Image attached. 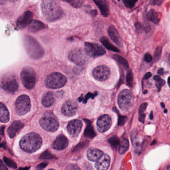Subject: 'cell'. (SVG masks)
Returning <instances> with one entry per match:
<instances>
[{"instance_id":"obj_1","label":"cell","mask_w":170,"mask_h":170,"mask_svg":"<svg viewBox=\"0 0 170 170\" xmlns=\"http://www.w3.org/2000/svg\"><path fill=\"white\" fill-rule=\"evenodd\" d=\"M41 9L43 16L47 22L58 21L64 15L63 9L55 0H42Z\"/></svg>"},{"instance_id":"obj_2","label":"cell","mask_w":170,"mask_h":170,"mask_svg":"<svg viewBox=\"0 0 170 170\" xmlns=\"http://www.w3.org/2000/svg\"><path fill=\"white\" fill-rule=\"evenodd\" d=\"M23 43L26 52L30 58L38 59L44 56L45 50L36 38L31 36L25 35L24 37Z\"/></svg>"},{"instance_id":"obj_3","label":"cell","mask_w":170,"mask_h":170,"mask_svg":"<svg viewBox=\"0 0 170 170\" xmlns=\"http://www.w3.org/2000/svg\"><path fill=\"white\" fill-rule=\"evenodd\" d=\"M42 143V139L38 134L31 132L22 138L20 142V146L26 152L32 153L38 150L41 147Z\"/></svg>"},{"instance_id":"obj_4","label":"cell","mask_w":170,"mask_h":170,"mask_svg":"<svg viewBox=\"0 0 170 170\" xmlns=\"http://www.w3.org/2000/svg\"><path fill=\"white\" fill-rule=\"evenodd\" d=\"M40 124L41 126L45 130L49 132H55L59 127V122L55 116L48 112L40 119Z\"/></svg>"},{"instance_id":"obj_5","label":"cell","mask_w":170,"mask_h":170,"mask_svg":"<svg viewBox=\"0 0 170 170\" xmlns=\"http://www.w3.org/2000/svg\"><path fill=\"white\" fill-rule=\"evenodd\" d=\"M67 82V77L59 72H54L49 74L46 79V87L51 89H59L63 87Z\"/></svg>"},{"instance_id":"obj_6","label":"cell","mask_w":170,"mask_h":170,"mask_svg":"<svg viewBox=\"0 0 170 170\" xmlns=\"http://www.w3.org/2000/svg\"><path fill=\"white\" fill-rule=\"evenodd\" d=\"M21 78L24 86L28 89H32L36 84V74L31 67L23 68L21 73Z\"/></svg>"},{"instance_id":"obj_7","label":"cell","mask_w":170,"mask_h":170,"mask_svg":"<svg viewBox=\"0 0 170 170\" xmlns=\"http://www.w3.org/2000/svg\"><path fill=\"white\" fill-rule=\"evenodd\" d=\"M134 102V96L131 91L125 89L121 91L118 97V104L121 110L130 109Z\"/></svg>"},{"instance_id":"obj_8","label":"cell","mask_w":170,"mask_h":170,"mask_svg":"<svg viewBox=\"0 0 170 170\" xmlns=\"http://www.w3.org/2000/svg\"><path fill=\"white\" fill-rule=\"evenodd\" d=\"M30 98L26 95H22L17 98L15 102V109L19 115H24L28 113L31 109Z\"/></svg>"},{"instance_id":"obj_9","label":"cell","mask_w":170,"mask_h":170,"mask_svg":"<svg viewBox=\"0 0 170 170\" xmlns=\"http://www.w3.org/2000/svg\"><path fill=\"white\" fill-rule=\"evenodd\" d=\"M85 52L88 56L96 58L102 56L106 54V50L102 46L94 42H85Z\"/></svg>"},{"instance_id":"obj_10","label":"cell","mask_w":170,"mask_h":170,"mask_svg":"<svg viewBox=\"0 0 170 170\" xmlns=\"http://www.w3.org/2000/svg\"><path fill=\"white\" fill-rule=\"evenodd\" d=\"M68 58L71 62L78 65L85 64L88 60V55L81 49L73 50L69 53Z\"/></svg>"},{"instance_id":"obj_11","label":"cell","mask_w":170,"mask_h":170,"mask_svg":"<svg viewBox=\"0 0 170 170\" xmlns=\"http://www.w3.org/2000/svg\"><path fill=\"white\" fill-rule=\"evenodd\" d=\"M1 86L4 90L11 94H14L16 92L19 88L17 79L14 76L4 77L2 80Z\"/></svg>"},{"instance_id":"obj_12","label":"cell","mask_w":170,"mask_h":170,"mask_svg":"<svg viewBox=\"0 0 170 170\" xmlns=\"http://www.w3.org/2000/svg\"><path fill=\"white\" fill-rule=\"evenodd\" d=\"M92 74L95 79L100 81H103L110 77V71L105 65H99L94 69Z\"/></svg>"},{"instance_id":"obj_13","label":"cell","mask_w":170,"mask_h":170,"mask_svg":"<svg viewBox=\"0 0 170 170\" xmlns=\"http://www.w3.org/2000/svg\"><path fill=\"white\" fill-rule=\"evenodd\" d=\"M33 15L32 12L29 11H26L20 15L16 22L17 28L19 29L26 28L32 21Z\"/></svg>"},{"instance_id":"obj_14","label":"cell","mask_w":170,"mask_h":170,"mask_svg":"<svg viewBox=\"0 0 170 170\" xmlns=\"http://www.w3.org/2000/svg\"><path fill=\"white\" fill-rule=\"evenodd\" d=\"M78 106L76 101L68 100L65 101L62 108L63 114L67 117L73 116L76 115Z\"/></svg>"},{"instance_id":"obj_15","label":"cell","mask_w":170,"mask_h":170,"mask_svg":"<svg viewBox=\"0 0 170 170\" xmlns=\"http://www.w3.org/2000/svg\"><path fill=\"white\" fill-rule=\"evenodd\" d=\"M82 123L81 121L75 119L69 122L68 125V133L71 137L76 138L77 137L82 129Z\"/></svg>"},{"instance_id":"obj_16","label":"cell","mask_w":170,"mask_h":170,"mask_svg":"<svg viewBox=\"0 0 170 170\" xmlns=\"http://www.w3.org/2000/svg\"><path fill=\"white\" fill-rule=\"evenodd\" d=\"M111 118L108 115L104 114L99 118L97 121V129L100 133H104L111 126Z\"/></svg>"},{"instance_id":"obj_17","label":"cell","mask_w":170,"mask_h":170,"mask_svg":"<svg viewBox=\"0 0 170 170\" xmlns=\"http://www.w3.org/2000/svg\"><path fill=\"white\" fill-rule=\"evenodd\" d=\"M107 33L110 39L112 41L114 44L120 47H123V43L121 38L119 36L117 30L114 26L113 25L109 26L107 29Z\"/></svg>"},{"instance_id":"obj_18","label":"cell","mask_w":170,"mask_h":170,"mask_svg":"<svg viewBox=\"0 0 170 170\" xmlns=\"http://www.w3.org/2000/svg\"><path fill=\"white\" fill-rule=\"evenodd\" d=\"M110 164V158L107 154H103V156L96 162L95 167L97 170H106L108 169Z\"/></svg>"},{"instance_id":"obj_19","label":"cell","mask_w":170,"mask_h":170,"mask_svg":"<svg viewBox=\"0 0 170 170\" xmlns=\"http://www.w3.org/2000/svg\"><path fill=\"white\" fill-rule=\"evenodd\" d=\"M68 141L67 137L63 135H60L54 141L53 148L56 150H63L68 147Z\"/></svg>"},{"instance_id":"obj_20","label":"cell","mask_w":170,"mask_h":170,"mask_svg":"<svg viewBox=\"0 0 170 170\" xmlns=\"http://www.w3.org/2000/svg\"><path fill=\"white\" fill-rule=\"evenodd\" d=\"M93 1L98 7L102 15L104 17H108L110 14V10L107 0H93Z\"/></svg>"},{"instance_id":"obj_21","label":"cell","mask_w":170,"mask_h":170,"mask_svg":"<svg viewBox=\"0 0 170 170\" xmlns=\"http://www.w3.org/2000/svg\"><path fill=\"white\" fill-rule=\"evenodd\" d=\"M23 127L24 124L21 123V122L19 121H15L8 128L7 133L11 138H13L21 129L23 128Z\"/></svg>"},{"instance_id":"obj_22","label":"cell","mask_w":170,"mask_h":170,"mask_svg":"<svg viewBox=\"0 0 170 170\" xmlns=\"http://www.w3.org/2000/svg\"><path fill=\"white\" fill-rule=\"evenodd\" d=\"M102 151L98 149L91 148L87 151V157L90 161L96 162L103 156Z\"/></svg>"},{"instance_id":"obj_23","label":"cell","mask_w":170,"mask_h":170,"mask_svg":"<svg viewBox=\"0 0 170 170\" xmlns=\"http://www.w3.org/2000/svg\"><path fill=\"white\" fill-rule=\"evenodd\" d=\"M45 28L46 26L42 22L37 20H32L28 25V30L30 32L35 33L44 29Z\"/></svg>"},{"instance_id":"obj_24","label":"cell","mask_w":170,"mask_h":170,"mask_svg":"<svg viewBox=\"0 0 170 170\" xmlns=\"http://www.w3.org/2000/svg\"><path fill=\"white\" fill-rule=\"evenodd\" d=\"M10 120V113L6 105L0 102V121L7 123Z\"/></svg>"},{"instance_id":"obj_25","label":"cell","mask_w":170,"mask_h":170,"mask_svg":"<svg viewBox=\"0 0 170 170\" xmlns=\"http://www.w3.org/2000/svg\"><path fill=\"white\" fill-rule=\"evenodd\" d=\"M54 102L55 98L54 94L52 92H47L46 94L44 95V97L42 98V105L46 107L51 106Z\"/></svg>"},{"instance_id":"obj_26","label":"cell","mask_w":170,"mask_h":170,"mask_svg":"<svg viewBox=\"0 0 170 170\" xmlns=\"http://www.w3.org/2000/svg\"><path fill=\"white\" fill-rule=\"evenodd\" d=\"M100 41L107 50H110L114 53H119L120 51L119 49L115 47L109 42L108 39L106 37H102L100 39Z\"/></svg>"},{"instance_id":"obj_27","label":"cell","mask_w":170,"mask_h":170,"mask_svg":"<svg viewBox=\"0 0 170 170\" xmlns=\"http://www.w3.org/2000/svg\"><path fill=\"white\" fill-rule=\"evenodd\" d=\"M147 18L149 21L152 22L153 23L155 24H158L160 22L158 14L157 12L153 9L150 10L147 13Z\"/></svg>"},{"instance_id":"obj_28","label":"cell","mask_w":170,"mask_h":170,"mask_svg":"<svg viewBox=\"0 0 170 170\" xmlns=\"http://www.w3.org/2000/svg\"><path fill=\"white\" fill-rule=\"evenodd\" d=\"M88 121V122H86V123H87V126L85 129L84 134L86 137L92 139L96 136V133L94 130L93 127L91 125V122H90L89 121Z\"/></svg>"},{"instance_id":"obj_29","label":"cell","mask_w":170,"mask_h":170,"mask_svg":"<svg viewBox=\"0 0 170 170\" xmlns=\"http://www.w3.org/2000/svg\"><path fill=\"white\" fill-rule=\"evenodd\" d=\"M113 59L117 62L120 65L121 67L125 69H128L129 68L128 62L126 59L122 56L118 54H115L113 55Z\"/></svg>"},{"instance_id":"obj_30","label":"cell","mask_w":170,"mask_h":170,"mask_svg":"<svg viewBox=\"0 0 170 170\" xmlns=\"http://www.w3.org/2000/svg\"><path fill=\"white\" fill-rule=\"evenodd\" d=\"M129 147V142L126 138H124L121 142L119 147V152L120 154H123L128 150Z\"/></svg>"},{"instance_id":"obj_31","label":"cell","mask_w":170,"mask_h":170,"mask_svg":"<svg viewBox=\"0 0 170 170\" xmlns=\"http://www.w3.org/2000/svg\"><path fill=\"white\" fill-rule=\"evenodd\" d=\"M62 1L68 3L70 5L76 8H81L83 5V0H62Z\"/></svg>"},{"instance_id":"obj_32","label":"cell","mask_w":170,"mask_h":170,"mask_svg":"<svg viewBox=\"0 0 170 170\" xmlns=\"http://www.w3.org/2000/svg\"><path fill=\"white\" fill-rule=\"evenodd\" d=\"M109 143L113 148L116 149L120 145V140L116 136H113L108 140Z\"/></svg>"},{"instance_id":"obj_33","label":"cell","mask_w":170,"mask_h":170,"mask_svg":"<svg viewBox=\"0 0 170 170\" xmlns=\"http://www.w3.org/2000/svg\"><path fill=\"white\" fill-rule=\"evenodd\" d=\"M154 79L156 81V87L159 90H160L163 86L165 85V81L162 79L159 76H155L154 77Z\"/></svg>"},{"instance_id":"obj_34","label":"cell","mask_w":170,"mask_h":170,"mask_svg":"<svg viewBox=\"0 0 170 170\" xmlns=\"http://www.w3.org/2000/svg\"><path fill=\"white\" fill-rule=\"evenodd\" d=\"M137 1H138V0H122L124 5L129 9L133 8L135 5L136 3H137Z\"/></svg>"},{"instance_id":"obj_35","label":"cell","mask_w":170,"mask_h":170,"mask_svg":"<svg viewBox=\"0 0 170 170\" xmlns=\"http://www.w3.org/2000/svg\"><path fill=\"white\" fill-rule=\"evenodd\" d=\"M97 93L96 92H95V94H90V93H89V94H87L86 95L85 98H83V97L81 96V97H79V98L78 99V100L79 102L82 101L83 103H86L88 99L90 98H92V99H94L95 96H97Z\"/></svg>"},{"instance_id":"obj_36","label":"cell","mask_w":170,"mask_h":170,"mask_svg":"<svg viewBox=\"0 0 170 170\" xmlns=\"http://www.w3.org/2000/svg\"><path fill=\"white\" fill-rule=\"evenodd\" d=\"M4 161L7 166L9 167L12 168L14 169H16L17 168V164H15L14 162L13 161L12 159L10 158H8L7 157L4 158Z\"/></svg>"},{"instance_id":"obj_37","label":"cell","mask_w":170,"mask_h":170,"mask_svg":"<svg viewBox=\"0 0 170 170\" xmlns=\"http://www.w3.org/2000/svg\"><path fill=\"white\" fill-rule=\"evenodd\" d=\"M133 74L130 70V71H128L126 76L127 83L130 87H132L133 86Z\"/></svg>"},{"instance_id":"obj_38","label":"cell","mask_w":170,"mask_h":170,"mask_svg":"<svg viewBox=\"0 0 170 170\" xmlns=\"http://www.w3.org/2000/svg\"><path fill=\"white\" fill-rule=\"evenodd\" d=\"M40 158L41 159H47V160L49 159L50 160V159L55 158V157L52 155L49 151H46L41 154V156H40Z\"/></svg>"},{"instance_id":"obj_39","label":"cell","mask_w":170,"mask_h":170,"mask_svg":"<svg viewBox=\"0 0 170 170\" xmlns=\"http://www.w3.org/2000/svg\"><path fill=\"white\" fill-rule=\"evenodd\" d=\"M162 49L161 47H157L156 50H155V53H154V60H155V62H157L158 60L160 59L161 55Z\"/></svg>"},{"instance_id":"obj_40","label":"cell","mask_w":170,"mask_h":170,"mask_svg":"<svg viewBox=\"0 0 170 170\" xmlns=\"http://www.w3.org/2000/svg\"><path fill=\"white\" fill-rule=\"evenodd\" d=\"M126 117L119 115V118H118V124L119 126L123 125H124V123H125L126 121Z\"/></svg>"},{"instance_id":"obj_41","label":"cell","mask_w":170,"mask_h":170,"mask_svg":"<svg viewBox=\"0 0 170 170\" xmlns=\"http://www.w3.org/2000/svg\"><path fill=\"white\" fill-rule=\"evenodd\" d=\"M164 0H151L150 4L151 5L160 6L162 5Z\"/></svg>"},{"instance_id":"obj_42","label":"cell","mask_w":170,"mask_h":170,"mask_svg":"<svg viewBox=\"0 0 170 170\" xmlns=\"http://www.w3.org/2000/svg\"><path fill=\"white\" fill-rule=\"evenodd\" d=\"M147 103H143L141 104V106H140L139 109V114L140 113H144L145 111V110H146V108L147 106Z\"/></svg>"},{"instance_id":"obj_43","label":"cell","mask_w":170,"mask_h":170,"mask_svg":"<svg viewBox=\"0 0 170 170\" xmlns=\"http://www.w3.org/2000/svg\"><path fill=\"white\" fill-rule=\"evenodd\" d=\"M144 59L147 63H150L152 61V56L149 54H145L144 56Z\"/></svg>"},{"instance_id":"obj_44","label":"cell","mask_w":170,"mask_h":170,"mask_svg":"<svg viewBox=\"0 0 170 170\" xmlns=\"http://www.w3.org/2000/svg\"><path fill=\"white\" fill-rule=\"evenodd\" d=\"M67 170H80L79 167L76 164H71L66 168Z\"/></svg>"},{"instance_id":"obj_45","label":"cell","mask_w":170,"mask_h":170,"mask_svg":"<svg viewBox=\"0 0 170 170\" xmlns=\"http://www.w3.org/2000/svg\"><path fill=\"white\" fill-rule=\"evenodd\" d=\"M135 26L136 29L137 31V32H141V31H142V24L139 23L137 22V23H136Z\"/></svg>"},{"instance_id":"obj_46","label":"cell","mask_w":170,"mask_h":170,"mask_svg":"<svg viewBox=\"0 0 170 170\" xmlns=\"http://www.w3.org/2000/svg\"><path fill=\"white\" fill-rule=\"evenodd\" d=\"M48 163L46 162H43L41 164H39L37 167V170H42L44 169L46 167Z\"/></svg>"},{"instance_id":"obj_47","label":"cell","mask_w":170,"mask_h":170,"mask_svg":"<svg viewBox=\"0 0 170 170\" xmlns=\"http://www.w3.org/2000/svg\"><path fill=\"white\" fill-rule=\"evenodd\" d=\"M139 120L140 121H141L142 123H144L145 121V117H146V115L144 114V113H140L139 114Z\"/></svg>"},{"instance_id":"obj_48","label":"cell","mask_w":170,"mask_h":170,"mask_svg":"<svg viewBox=\"0 0 170 170\" xmlns=\"http://www.w3.org/2000/svg\"><path fill=\"white\" fill-rule=\"evenodd\" d=\"M87 13H88L90 15H91L92 17H95L97 15V11L96 10H92L87 11Z\"/></svg>"},{"instance_id":"obj_49","label":"cell","mask_w":170,"mask_h":170,"mask_svg":"<svg viewBox=\"0 0 170 170\" xmlns=\"http://www.w3.org/2000/svg\"><path fill=\"white\" fill-rule=\"evenodd\" d=\"M0 170H8V168L6 167L5 164L3 163V161L0 160Z\"/></svg>"},{"instance_id":"obj_50","label":"cell","mask_w":170,"mask_h":170,"mask_svg":"<svg viewBox=\"0 0 170 170\" xmlns=\"http://www.w3.org/2000/svg\"><path fill=\"white\" fill-rule=\"evenodd\" d=\"M151 76H152V74H151V73H150V72H147V73H146V74H145V75L144 77V79H148V78H150V77Z\"/></svg>"},{"instance_id":"obj_51","label":"cell","mask_w":170,"mask_h":170,"mask_svg":"<svg viewBox=\"0 0 170 170\" xmlns=\"http://www.w3.org/2000/svg\"><path fill=\"white\" fill-rule=\"evenodd\" d=\"M144 29L145 32H146V33H148L151 30V28H150V27L149 26H147L145 27Z\"/></svg>"},{"instance_id":"obj_52","label":"cell","mask_w":170,"mask_h":170,"mask_svg":"<svg viewBox=\"0 0 170 170\" xmlns=\"http://www.w3.org/2000/svg\"><path fill=\"white\" fill-rule=\"evenodd\" d=\"M158 74H160V75H163L164 74V69L163 68H160V69H159L158 71Z\"/></svg>"},{"instance_id":"obj_53","label":"cell","mask_w":170,"mask_h":170,"mask_svg":"<svg viewBox=\"0 0 170 170\" xmlns=\"http://www.w3.org/2000/svg\"><path fill=\"white\" fill-rule=\"evenodd\" d=\"M8 1V0H0V5H3Z\"/></svg>"},{"instance_id":"obj_54","label":"cell","mask_w":170,"mask_h":170,"mask_svg":"<svg viewBox=\"0 0 170 170\" xmlns=\"http://www.w3.org/2000/svg\"><path fill=\"white\" fill-rule=\"evenodd\" d=\"M63 92L62 91H58V92H57V96H58V97H60V96H62V95H63Z\"/></svg>"},{"instance_id":"obj_55","label":"cell","mask_w":170,"mask_h":170,"mask_svg":"<svg viewBox=\"0 0 170 170\" xmlns=\"http://www.w3.org/2000/svg\"><path fill=\"white\" fill-rule=\"evenodd\" d=\"M4 127H2L0 129V134L3 135L4 134Z\"/></svg>"},{"instance_id":"obj_56","label":"cell","mask_w":170,"mask_h":170,"mask_svg":"<svg viewBox=\"0 0 170 170\" xmlns=\"http://www.w3.org/2000/svg\"><path fill=\"white\" fill-rule=\"evenodd\" d=\"M1 139L0 138V147H4V148H5V145H4V144L2 143H1Z\"/></svg>"},{"instance_id":"obj_57","label":"cell","mask_w":170,"mask_h":170,"mask_svg":"<svg viewBox=\"0 0 170 170\" xmlns=\"http://www.w3.org/2000/svg\"><path fill=\"white\" fill-rule=\"evenodd\" d=\"M153 112H151V114L150 115V119H153Z\"/></svg>"},{"instance_id":"obj_58","label":"cell","mask_w":170,"mask_h":170,"mask_svg":"<svg viewBox=\"0 0 170 170\" xmlns=\"http://www.w3.org/2000/svg\"><path fill=\"white\" fill-rule=\"evenodd\" d=\"M161 105L162 107L163 108H165V105H164V103H161Z\"/></svg>"},{"instance_id":"obj_59","label":"cell","mask_w":170,"mask_h":170,"mask_svg":"<svg viewBox=\"0 0 170 170\" xmlns=\"http://www.w3.org/2000/svg\"><path fill=\"white\" fill-rule=\"evenodd\" d=\"M29 168H20L19 169H29Z\"/></svg>"},{"instance_id":"obj_60","label":"cell","mask_w":170,"mask_h":170,"mask_svg":"<svg viewBox=\"0 0 170 170\" xmlns=\"http://www.w3.org/2000/svg\"><path fill=\"white\" fill-rule=\"evenodd\" d=\"M167 112V110H165V112L166 113Z\"/></svg>"},{"instance_id":"obj_61","label":"cell","mask_w":170,"mask_h":170,"mask_svg":"<svg viewBox=\"0 0 170 170\" xmlns=\"http://www.w3.org/2000/svg\"><path fill=\"white\" fill-rule=\"evenodd\" d=\"M118 1H119V0H118Z\"/></svg>"}]
</instances>
